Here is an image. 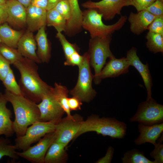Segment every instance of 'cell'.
<instances>
[{
  "label": "cell",
  "mask_w": 163,
  "mask_h": 163,
  "mask_svg": "<svg viewBox=\"0 0 163 163\" xmlns=\"http://www.w3.org/2000/svg\"><path fill=\"white\" fill-rule=\"evenodd\" d=\"M36 63L23 57L13 65L20 74L19 85L23 95L37 104L52 87L40 78Z\"/></svg>",
  "instance_id": "cell-1"
},
{
  "label": "cell",
  "mask_w": 163,
  "mask_h": 163,
  "mask_svg": "<svg viewBox=\"0 0 163 163\" xmlns=\"http://www.w3.org/2000/svg\"><path fill=\"white\" fill-rule=\"evenodd\" d=\"M4 94L13 107L15 115L13 127L16 137L22 136L29 126L40 121L37 104L23 95L14 94L6 90Z\"/></svg>",
  "instance_id": "cell-2"
},
{
  "label": "cell",
  "mask_w": 163,
  "mask_h": 163,
  "mask_svg": "<svg viewBox=\"0 0 163 163\" xmlns=\"http://www.w3.org/2000/svg\"><path fill=\"white\" fill-rule=\"evenodd\" d=\"M126 129L125 123L115 118H100L98 116L94 115L83 121L75 138L86 132L94 131L113 139H122L126 135Z\"/></svg>",
  "instance_id": "cell-3"
},
{
  "label": "cell",
  "mask_w": 163,
  "mask_h": 163,
  "mask_svg": "<svg viewBox=\"0 0 163 163\" xmlns=\"http://www.w3.org/2000/svg\"><path fill=\"white\" fill-rule=\"evenodd\" d=\"M102 19V15L94 8H88L83 12L82 27L89 32L91 38L103 37L112 34L123 27L127 17L121 16L116 23L110 25L104 24Z\"/></svg>",
  "instance_id": "cell-4"
},
{
  "label": "cell",
  "mask_w": 163,
  "mask_h": 163,
  "mask_svg": "<svg viewBox=\"0 0 163 163\" xmlns=\"http://www.w3.org/2000/svg\"><path fill=\"white\" fill-rule=\"evenodd\" d=\"M112 34L103 37L91 38L89 42L88 52L89 57L90 65L94 69L95 74L94 80L96 84L101 82L99 74L108 58L113 56L110 49Z\"/></svg>",
  "instance_id": "cell-5"
},
{
  "label": "cell",
  "mask_w": 163,
  "mask_h": 163,
  "mask_svg": "<svg viewBox=\"0 0 163 163\" xmlns=\"http://www.w3.org/2000/svg\"><path fill=\"white\" fill-rule=\"evenodd\" d=\"M83 56V60L78 66L79 74L78 79L75 87L69 92L73 96L76 97L82 101L89 102L96 96V92L92 88V83L94 78L89 62L88 52Z\"/></svg>",
  "instance_id": "cell-6"
},
{
  "label": "cell",
  "mask_w": 163,
  "mask_h": 163,
  "mask_svg": "<svg viewBox=\"0 0 163 163\" xmlns=\"http://www.w3.org/2000/svg\"><path fill=\"white\" fill-rule=\"evenodd\" d=\"M58 121H38L34 122L27 128L24 135L15 139V145L17 149L25 150L46 134L54 131L56 124Z\"/></svg>",
  "instance_id": "cell-7"
},
{
  "label": "cell",
  "mask_w": 163,
  "mask_h": 163,
  "mask_svg": "<svg viewBox=\"0 0 163 163\" xmlns=\"http://www.w3.org/2000/svg\"><path fill=\"white\" fill-rule=\"evenodd\" d=\"M129 120L146 125L162 123L163 105L152 98L146 100L139 104L137 110Z\"/></svg>",
  "instance_id": "cell-8"
},
{
  "label": "cell",
  "mask_w": 163,
  "mask_h": 163,
  "mask_svg": "<svg viewBox=\"0 0 163 163\" xmlns=\"http://www.w3.org/2000/svg\"><path fill=\"white\" fill-rule=\"evenodd\" d=\"M83 121L82 117L78 114L60 119L56 124L55 141L66 146L72 139L75 138Z\"/></svg>",
  "instance_id": "cell-9"
},
{
  "label": "cell",
  "mask_w": 163,
  "mask_h": 163,
  "mask_svg": "<svg viewBox=\"0 0 163 163\" xmlns=\"http://www.w3.org/2000/svg\"><path fill=\"white\" fill-rule=\"evenodd\" d=\"M130 5V0H101L97 2L89 0L82 4L83 8L95 9L106 21L111 20L117 14H120L123 8Z\"/></svg>",
  "instance_id": "cell-10"
},
{
  "label": "cell",
  "mask_w": 163,
  "mask_h": 163,
  "mask_svg": "<svg viewBox=\"0 0 163 163\" xmlns=\"http://www.w3.org/2000/svg\"><path fill=\"white\" fill-rule=\"evenodd\" d=\"M56 139L55 131L48 133L41 138L37 143L22 152H17L19 157L32 163H44L46 153Z\"/></svg>",
  "instance_id": "cell-11"
},
{
  "label": "cell",
  "mask_w": 163,
  "mask_h": 163,
  "mask_svg": "<svg viewBox=\"0 0 163 163\" xmlns=\"http://www.w3.org/2000/svg\"><path fill=\"white\" fill-rule=\"evenodd\" d=\"M53 87L42 97L37 106L40 112V121H58L64 111L55 98Z\"/></svg>",
  "instance_id": "cell-12"
},
{
  "label": "cell",
  "mask_w": 163,
  "mask_h": 163,
  "mask_svg": "<svg viewBox=\"0 0 163 163\" xmlns=\"http://www.w3.org/2000/svg\"><path fill=\"white\" fill-rule=\"evenodd\" d=\"M126 57L130 66H133L138 71L142 79L147 91L146 100L151 99L152 82L148 63L145 64L141 62L137 55V49L135 47H133L127 51Z\"/></svg>",
  "instance_id": "cell-13"
},
{
  "label": "cell",
  "mask_w": 163,
  "mask_h": 163,
  "mask_svg": "<svg viewBox=\"0 0 163 163\" xmlns=\"http://www.w3.org/2000/svg\"><path fill=\"white\" fill-rule=\"evenodd\" d=\"M130 66L126 57L120 59L115 58L114 56L109 58V61L102 69L99 75L101 81L102 79L108 78H114L127 73Z\"/></svg>",
  "instance_id": "cell-14"
},
{
  "label": "cell",
  "mask_w": 163,
  "mask_h": 163,
  "mask_svg": "<svg viewBox=\"0 0 163 163\" xmlns=\"http://www.w3.org/2000/svg\"><path fill=\"white\" fill-rule=\"evenodd\" d=\"M6 22L13 26L22 28L26 24V8L17 0H6Z\"/></svg>",
  "instance_id": "cell-15"
},
{
  "label": "cell",
  "mask_w": 163,
  "mask_h": 163,
  "mask_svg": "<svg viewBox=\"0 0 163 163\" xmlns=\"http://www.w3.org/2000/svg\"><path fill=\"white\" fill-rule=\"evenodd\" d=\"M156 17L146 10L141 11L137 13L131 12L128 18L131 31L138 35L141 34L147 29L149 25Z\"/></svg>",
  "instance_id": "cell-16"
},
{
  "label": "cell",
  "mask_w": 163,
  "mask_h": 163,
  "mask_svg": "<svg viewBox=\"0 0 163 163\" xmlns=\"http://www.w3.org/2000/svg\"><path fill=\"white\" fill-rule=\"evenodd\" d=\"M138 129L140 134L134 140L136 145H140L149 142L154 145L163 133V123L150 125L139 123Z\"/></svg>",
  "instance_id": "cell-17"
},
{
  "label": "cell",
  "mask_w": 163,
  "mask_h": 163,
  "mask_svg": "<svg viewBox=\"0 0 163 163\" xmlns=\"http://www.w3.org/2000/svg\"><path fill=\"white\" fill-rule=\"evenodd\" d=\"M37 46L32 32L28 30L20 38L17 48L23 56L30 59L36 63H40L41 62L36 52Z\"/></svg>",
  "instance_id": "cell-18"
},
{
  "label": "cell",
  "mask_w": 163,
  "mask_h": 163,
  "mask_svg": "<svg viewBox=\"0 0 163 163\" xmlns=\"http://www.w3.org/2000/svg\"><path fill=\"white\" fill-rule=\"evenodd\" d=\"M26 24L28 30H38L46 25L47 10L30 4L26 8Z\"/></svg>",
  "instance_id": "cell-19"
},
{
  "label": "cell",
  "mask_w": 163,
  "mask_h": 163,
  "mask_svg": "<svg viewBox=\"0 0 163 163\" xmlns=\"http://www.w3.org/2000/svg\"><path fill=\"white\" fill-rule=\"evenodd\" d=\"M70 6L71 15L66 22L65 31L69 36L76 34L81 30L83 12L80 8L78 0H68Z\"/></svg>",
  "instance_id": "cell-20"
},
{
  "label": "cell",
  "mask_w": 163,
  "mask_h": 163,
  "mask_svg": "<svg viewBox=\"0 0 163 163\" xmlns=\"http://www.w3.org/2000/svg\"><path fill=\"white\" fill-rule=\"evenodd\" d=\"M7 102L4 94L0 93V136L4 135L7 137L15 133L11 120L12 113L6 107Z\"/></svg>",
  "instance_id": "cell-21"
},
{
  "label": "cell",
  "mask_w": 163,
  "mask_h": 163,
  "mask_svg": "<svg viewBox=\"0 0 163 163\" xmlns=\"http://www.w3.org/2000/svg\"><path fill=\"white\" fill-rule=\"evenodd\" d=\"M43 27L38 30L35 38L37 51V56L41 62L48 63L50 57V47L48 40L45 29Z\"/></svg>",
  "instance_id": "cell-22"
},
{
  "label": "cell",
  "mask_w": 163,
  "mask_h": 163,
  "mask_svg": "<svg viewBox=\"0 0 163 163\" xmlns=\"http://www.w3.org/2000/svg\"><path fill=\"white\" fill-rule=\"evenodd\" d=\"M66 146L60 143L54 142L49 148L45 156L44 163H60L65 161L67 155Z\"/></svg>",
  "instance_id": "cell-23"
},
{
  "label": "cell",
  "mask_w": 163,
  "mask_h": 163,
  "mask_svg": "<svg viewBox=\"0 0 163 163\" xmlns=\"http://www.w3.org/2000/svg\"><path fill=\"white\" fill-rule=\"evenodd\" d=\"M23 35L21 31L11 28L7 23L0 26V38L2 43L12 48H17V44Z\"/></svg>",
  "instance_id": "cell-24"
},
{
  "label": "cell",
  "mask_w": 163,
  "mask_h": 163,
  "mask_svg": "<svg viewBox=\"0 0 163 163\" xmlns=\"http://www.w3.org/2000/svg\"><path fill=\"white\" fill-rule=\"evenodd\" d=\"M66 22V20L55 8L47 11L46 25L54 27L57 33L65 32Z\"/></svg>",
  "instance_id": "cell-25"
},
{
  "label": "cell",
  "mask_w": 163,
  "mask_h": 163,
  "mask_svg": "<svg viewBox=\"0 0 163 163\" xmlns=\"http://www.w3.org/2000/svg\"><path fill=\"white\" fill-rule=\"evenodd\" d=\"M53 94L68 117H71L70 110L67 103V98L69 91L66 87L60 84L55 83L53 87Z\"/></svg>",
  "instance_id": "cell-26"
},
{
  "label": "cell",
  "mask_w": 163,
  "mask_h": 163,
  "mask_svg": "<svg viewBox=\"0 0 163 163\" xmlns=\"http://www.w3.org/2000/svg\"><path fill=\"white\" fill-rule=\"evenodd\" d=\"M145 37L146 47L150 51L163 53V35L149 31Z\"/></svg>",
  "instance_id": "cell-27"
},
{
  "label": "cell",
  "mask_w": 163,
  "mask_h": 163,
  "mask_svg": "<svg viewBox=\"0 0 163 163\" xmlns=\"http://www.w3.org/2000/svg\"><path fill=\"white\" fill-rule=\"evenodd\" d=\"M121 160L123 163H155L146 158L143 152L136 149L127 151Z\"/></svg>",
  "instance_id": "cell-28"
},
{
  "label": "cell",
  "mask_w": 163,
  "mask_h": 163,
  "mask_svg": "<svg viewBox=\"0 0 163 163\" xmlns=\"http://www.w3.org/2000/svg\"><path fill=\"white\" fill-rule=\"evenodd\" d=\"M16 150L15 145L11 144L9 139L0 137V160L5 156L14 160L18 159Z\"/></svg>",
  "instance_id": "cell-29"
},
{
  "label": "cell",
  "mask_w": 163,
  "mask_h": 163,
  "mask_svg": "<svg viewBox=\"0 0 163 163\" xmlns=\"http://www.w3.org/2000/svg\"><path fill=\"white\" fill-rule=\"evenodd\" d=\"M0 54L10 63L14 64L23 56L18 50L5 44H0Z\"/></svg>",
  "instance_id": "cell-30"
},
{
  "label": "cell",
  "mask_w": 163,
  "mask_h": 163,
  "mask_svg": "<svg viewBox=\"0 0 163 163\" xmlns=\"http://www.w3.org/2000/svg\"><path fill=\"white\" fill-rule=\"evenodd\" d=\"M2 82L6 90L14 94L23 95L20 87L15 80L14 72L11 68Z\"/></svg>",
  "instance_id": "cell-31"
},
{
  "label": "cell",
  "mask_w": 163,
  "mask_h": 163,
  "mask_svg": "<svg viewBox=\"0 0 163 163\" xmlns=\"http://www.w3.org/2000/svg\"><path fill=\"white\" fill-rule=\"evenodd\" d=\"M56 36L61 44L66 59L75 52H79L77 46L69 42L62 33H57Z\"/></svg>",
  "instance_id": "cell-32"
},
{
  "label": "cell",
  "mask_w": 163,
  "mask_h": 163,
  "mask_svg": "<svg viewBox=\"0 0 163 163\" xmlns=\"http://www.w3.org/2000/svg\"><path fill=\"white\" fill-rule=\"evenodd\" d=\"M53 8L57 11L67 21L70 19L71 11L68 0H62L60 1Z\"/></svg>",
  "instance_id": "cell-33"
},
{
  "label": "cell",
  "mask_w": 163,
  "mask_h": 163,
  "mask_svg": "<svg viewBox=\"0 0 163 163\" xmlns=\"http://www.w3.org/2000/svg\"><path fill=\"white\" fill-rule=\"evenodd\" d=\"M149 31L163 35V16L156 17L147 28Z\"/></svg>",
  "instance_id": "cell-34"
},
{
  "label": "cell",
  "mask_w": 163,
  "mask_h": 163,
  "mask_svg": "<svg viewBox=\"0 0 163 163\" xmlns=\"http://www.w3.org/2000/svg\"><path fill=\"white\" fill-rule=\"evenodd\" d=\"M155 148L150 153L151 157L154 158L155 163L163 162V145L162 143H156L154 145Z\"/></svg>",
  "instance_id": "cell-35"
},
{
  "label": "cell",
  "mask_w": 163,
  "mask_h": 163,
  "mask_svg": "<svg viewBox=\"0 0 163 163\" xmlns=\"http://www.w3.org/2000/svg\"><path fill=\"white\" fill-rule=\"evenodd\" d=\"M145 10L155 16H163V1L156 0Z\"/></svg>",
  "instance_id": "cell-36"
},
{
  "label": "cell",
  "mask_w": 163,
  "mask_h": 163,
  "mask_svg": "<svg viewBox=\"0 0 163 163\" xmlns=\"http://www.w3.org/2000/svg\"><path fill=\"white\" fill-rule=\"evenodd\" d=\"M156 0H130L131 5L134 6L137 12L146 10Z\"/></svg>",
  "instance_id": "cell-37"
},
{
  "label": "cell",
  "mask_w": 163,
  "mask_h": 163,
  "mask_svg": "<svg viewBox=\"0 0 163 163\" xmlns=\"http://www.w3.org/2000/svg\"><path fill=\"white\" fill-rule=\"evenodd\" d=\"M83 58V56L81 55L79 52H76L66 59L64 64L65 66H78L82 63Z\"/></svg>",
  "instance_id": "cell-38"
},
{
  "label": "cell",
  "mask_w": 163,
  "mask_h": 163,
  "mask_svg": "<svg viewBox=\"0 0 163 163\" xmlns=\"http://www.w3.org/2000/svg\"><path fill=\"white\" fill-rule=\"evenodd\" d=\"M10 64L9 62L0 54V80L2 81L11 68Z\"/></svg>",
  "instance_id": "cell-39"
},
{
  "label": "cell",
  "mask_w": 163,
  "mask_h": 163,
  "mask_svg": "<svg viewBox=\"0 0 163 163\" xmlns=\"http://www.w3.org/2000/svg\"><path fill=\"white\" fill-rule=\"evenodd\" d=\"M67 103L70 111L80 110L82 104V101L75 96H73L71 98L68 97Z\"/></svg>",
  "instance_id": "cell-40"
},
{
  "label": "cell",
  "mask_w": 163,
  "mask_h": 163,
  "mask_svg": "<svg viewBox=\"0 0 163 163\" xmlns=\"http://www.w3.org/2000/svg\"><path fill=\"white\" fill-rule=\"evenodd\" d=\"M114 152V149L110 146L108 147L105 155L98 159L96 162L97 163H110L111 161Z\"/></svg>",
  "instance_id": "cell-41"
},
{
  "label": "cell",
  "mask_w": 163,
  "mask_h": 163,
  "mask_svg": "<svg viewBox=\"0 0 163 163\" xmlns=\"http://www.w3.org/2000/svg\"><path fill=\"white\" fill-rule=\"evenodd\" d=\"M8 14L5 3H0V24L6 22Z\"/></svg>",
  "instance_id": "cell-42"
},
{
  "label": "cell",
  "mask_w": 163,
  "mask_h": 163,
  "mask_svg": "<svg viewBox=\"0 0 163 163\" xmlns=\"http://www.w3.org/2000/svg\"><path fill=\"white\" fill-rule=\"evenodd\" d=\"M48 0H31L30 4L47 10Z\"/></svg>",
  "instance_id": "cell-43"
},
{
  "label": "cell",
  "mask_w": 163,
  "mask_h": 163,
  "mask_svg": "<svg viewBox=\"0 0 163 163\" xmlns=\"http://www.w3.org/2000/svg\"><path fill=\"white\" fill-rule=\"evenodd\" d=\"M62 0H48V4L47 8V11L52 9L60 1Z\"/></svg>",
  "instance_id": "cell-44"
},
{
  "label": "cell",
  "mask_w": 163,
  "mask_h": 163,
  "mask_svg": "<svg viewBox=\"0 0 163 163\" xmlns=\"http://www.w3.org/2000/svg\"><path fill=\"white\" fill-rule=\"evenodd\" d=\"M26 8L30 4L31 0H17Z\"/></svg>",
  "instance_id": "cell-45"
},
{
  "label": "cell",
  "mask_w": 163,
  "mask_h": 163,
  "mask_svg": "<svg viewBox=\"0 0 163 163\" xmlns=\"http://www.w3.org/2000/svg\"><path fill=\"white\" fill-rule=\"evenodd\" d=\"M6 0H0V3L2 4H5L6 3Z\"/></svg>",
  "instance_id": "cell-46"
},
{
  "label": "cell",
  "mask_w": 163,
  "mask_h": 163,
  "mask_svg": "<svg viewBox=\"0 0 163 163\" xmlns=\"http://www.w3.org/2000/svg\"><path fill=\"white\" fill-rule=\"evenodd\" d=\"M0 43H2V41H1V39H0Z\"/></svg>",
  "instance_id": "cell-47"
},
{
  "label": "cell",
  "mask_w": 163,
  "mask_h": 163,
  "mask_svg": "<svg viewBox=\"0 0 163 163\" xmlns=\"http://www.w3.org/2000/svg\"></svg>",
  "instance_id": "cell-48"
}]
</instances>
